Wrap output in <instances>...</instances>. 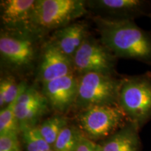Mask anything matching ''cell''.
<instances>
[{"label": "cell", "mask_w": 151, "mask_h": 151, "mask_svg": "<svg viewBox=\"0 0 151 151\" xmlns=\"http://www.w3.org/2000/svg\"><path fill=\"white\" fill-rule=\"evenodd\" d=\"M99 39L117 58L134 60L151 66V33L132 20L92 17Z\"/></svg>", "instance_id": "cell-1"}, {"label": "cell", "mask_w": 151, "mask_h": 151, "mask_svg": "<svg viewBox=\"0 0 151 151\" xmlns=\"http://www.w3.org/2000/svg\"><path fill=\"white\" fill-rule=\"evenodd\" d=\"M43 35L29 30L1 28L0 33L1 65L9 72L27 74L38 64L42 46Z\"/></svg>", "instance_id": "cell-2"}, {"label": "cell", "mask_w": 151, "mask_h": 151, "mask_svg": "<svg viewBox=\"0 0 151 151\" xmlns=\"http://www.w3.org/2000/svg\"><path fill=\"white\" fill-rule=\"evenodd\" d=\"M118 106L127 120L140 129L151 121V72L122 76Z\"/></svg>", "instance_id": "cell-3"}, {"label": "cell", "mask_w": 151, "mask_h": 151, "mask_svg": "<svg viewBox=\"0 0 151 151\" xmlns=\"http://www.w3.org/2000/svg\"><path fill=\"white\" fill-rule=\"evenodd\" d=\"M87 13L86 1L83 0H36L32 27L43 35L69 25Z\"/></svg>", "instance_id": "cell-4"}, {"label": "cell", "mask_w": 151, "mask_h": 151, "mask_svg": "<svg viewBox=\"0 0 151 151\" xmlns=\"http://www.w3.org/2000/svg\"><path fill=\"white\" fill-rule=\"evenodd\" d=\"M74 120L83 135L93 141L105 140L129 122L118 105L83 109L76 113Z\"/></svg>", "instance_id": "cell-5"}, {"label": "cell", "mask_w": 151, "mask_h": 151, "mask_svg": "<svg viewBox=\"0 0 151 151\" xmlns=\"http://www.w3.org/2000/svg\"><path fill=\"white\" fill-rule=\"evenodd\" d=\"M122 76L88 73L78 76V93L73 109L118 105Z\"/></svg>", "instance_id": "cell-6"}, {"label": "cell", "mask_w": 151, "mask_h": 151, "mask_svg": "<svg viewBox=\"0 0 151 151\" xmlns=\"http://www.w3.org/2000/svg\"><path fill=\"white\" fill-rule=\"evenodd\" d=\"M117 60L118 58L99 39L90 35L75 53L73 63L78 76L88 73L118 75L116 71Z\"/></svg>", "instance_id": "cell-7"}, {"label": "cell", "mask_w": 151, "mask_h": 151, "mask_svg": "<svg viewBox=\"0 0 151 151\" xmlns=\"http://www.w3.org/2000/svg\"><path fill=\"white\" fill-rule=\"evenodd\" d=\"M87 8L94 16L113 20H132L151 17V2L145 0H89Z\"/></svg>", "instance_id": "cell-8"}, {"label": "cell", "mask_w": 151, "mask_h": 151, "mask_svg": "<svg viewBox=\"0 0 151 151\" xmlns=\"http://www.w3.org/2000/svg\"><path fill=\"white\" fill-rule=\"evenodd\" d=\"M76 73L73 60L60 51L48 40L43 44L36 73L41 84Z\"/></svg>", "instance_id": "cell-9"}, {"label": "cell", "mask_w": 151, "mask_h": 151, "mask_svg": "<svg viewBox=\"0 0 151 151\" xmlns=\"http://www.w3.org/2000/svg\"><path fill=\"white\" fill-rule=\"evenodd\" d=\"M41 87V92L56 114L65 116L73 109L78 93L76 73L45 83Z\"/></svg>", "instance_id": "cell-10"}, {"label": "cell", "mask_w": 151, "mask_h": 151, "mask_svg": "<svg viewBox=\"0 0 151 151\" xmlns=\"http://www.w3.org/2000/svg\"><path fill=\"white\" fill-rule=\"evenodd\" d=\"M35 3L36 0H1L0 17L3 29L35 31L32 18Z\"/></svg>", "instance_id": "cell-11"}, {"label": "cell", "mask_w": 151, "mask_h": 151, "mask_svg": "<svg viewBox=\"0 0 151 151\" xmlns=\"http://www.w3.org/2000/svg\"><path fill=\"white\" fill-rule=\"evenodd\" d=\"M89 35L88 24L78 21L52 32L48 40L62 53L73 60L75 53Z\"/></svg>", "instance_id": "cell-12"}, {"label": "cell", "mask_w": 151, "mask_h": 151, "mask_svg": "<svg viewBox=\"0 0 151 151\" xmlns=\"http://www.w3.org/2000/svg\"><path fill=\"white\" fill-rule=\"evenodd\" d=\"M137 126L128 122L99 143L101 151H141L142 144Z\"/></svg>", "instance_id": "cell-13"}, {"label": "cell", "mask_w": 151, "mask_h": 151, "mask_svg": "<svg viewBox=\"0 0 151 151\" xmlns=\"http://www.w3.org/2000/svg\"><path fill=\"white\" fill-rule=\"evenodd\" d=\"M50 109L46 98L32 104L20 105L16 103L15 113L20 132L27 128L38 126V122L49 112Z\"/></svg>", "instance_id": "cell-14"}, {"label": "cell", "mask_w": 151, "mask_h": 151, "mask_svg": "<svg viewBox=\"0 0 151 151\" xmlns=\"http://www.w3.org/2000/svg\"><path fill=\"white\" fill-rule=\"evenodd\" d=\"M69 124V118L67 116L55 114L46 119L37 127L43 139L52 148L57 138Z\"/></svg>", "instance_id": "cell-15"}, {"label": "cell", "mask_w": 151, "mask_h": 151, "mask_svg": "<svg viewBox=\"0 0 151 151\" xmlns=\"http://www.w3.org/2000/svg\"><path fill=\"white\" fill-rule=\"evenodd\" d=\"M82 136L76 126L69 124L57 138L52 149L55 151H76Z\"/></svg>", "instance_id": "cell-16"}, {"label": "cell", "mask_w": 151, "mask_h": 151, "mask_svg": "<svg viewBox=\"0 0 151 151\" xmlns=\"http://www.w3.org/2000/svg\"><path fill=\"white\" fill-rule=\"evenodd\" d=\"M17 99L18 98L0 111V136H19L20 134V129L15 113Z\"/></svg>", "instance_id": "cell-17"}, {"label": "cell", "mask_w": 151, "mask_h": 151, "mask_svg": "<svg viewBox=\"0 0 151 151\" xmlns=\"http://www.w3.org/2000/svg\"><path fill=\"white\" fill-rule=\"evenodd\" d=\"M23 82L18 84L14 76L1 77L0 81V107L1 109L10 104L18 98Z\"/></svg>", "instance_id": "cell-18"}, {"label": "cell", "mask_w": 151, "mask_h": 151, "mask_svg": "<svg viewBox=\"0 0 151 151\" xmlns=\"http://www.w3.org/2000/svg\"><path fill=\"white\" fill-rule=\"evenodd\" d=\"M25 151H46L52 148L41 134L38 127H29L20 132Z\"/></svg>", "instance_id": "cell-19"}, {"label": "cell", "mask_w": 151, "mask_h": 151, "mask_svg": "<svg viewBox=\"0 0 151 151\" xmlns=\"http://www.w3.org/2000/svg\"><path fill=\"white\" fill-rule=\"evenodd\" d=\"M0 151H22L18 136H0Z\"/></svg>", "instance_id": "cell-20"}, {"label": "cell", "mask_w": 151, "mask_h": 151, "mask_svg": "<svg viewBox=\"0 0 151 151\" xmlns=\"http://www.w3.org/2000/svg\"><path fill=\"white\" fill-rule=\"evenodd\" d=\"M76 151H101V149L99 143H97L83 135Z\"/></svg>", "instance_id": "cell-21"}, {"label": "cell", "mask_w": 151, "mask_h": 151, "mask_svg": "<svg viewBox=\"0 0 151 151\" xmlns=\"http://www.w3.org/2000/svg\"><path fill=\"white\" fill-rule=\"evenodd\" d=\"M46 151H55L52 148H51V149H50V150H46Z\"/></svg>", "instance_id": "cell-22"}]
</instances>
